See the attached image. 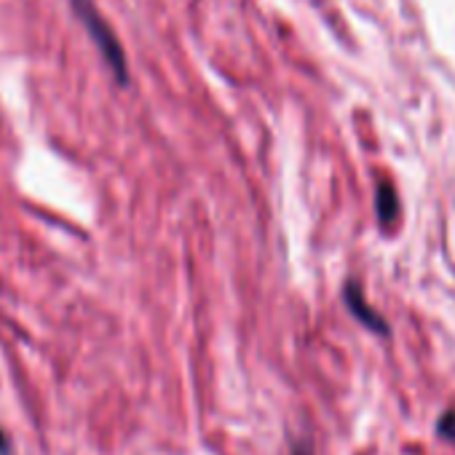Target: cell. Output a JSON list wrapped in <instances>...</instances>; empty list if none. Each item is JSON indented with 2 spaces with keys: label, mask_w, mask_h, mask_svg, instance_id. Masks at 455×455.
<instances>
[{
  "label": "cell",
  "mask_w": 455,
  "mask_h": 455,
  "mask_svg": "<svg viewBox=\"0 0 455 455\" xmlns=\"http://www.w3.org/2000/svg\"><path fill=\"white\" fill-rule=\"evenodd\" d=\"M73 9H76V17L86 25L92 41L100 46V54L105 57V62L113 68L118 84H126V60H124V52L118 46V41L113 38L110 28L105 25V20L100 17V12L94 9L92 0H73Z\"/></svg>",
  "instance_id": "1"
},
{
  "label": "cell",
  "mask_w": 455,
  "mask_h": 455,
  "mask_svg": "<svg viewBox=\"0 0 455 455\" xmlns=\"http://www.w3.org/2000/svg\"><path fill=\"white\" fill-rule=\"evenodd\" d=\"M343 300H346V308L351 311V316H354L362 327H367V330L375 332V335H388L386 319L367 303L364 290H362L354 279L346 282V287H343Z\"/></svg>",
  "instance_id": "2"
},
{
  "label": "cell",
  "mask_w": 455,
  "mask_h": 455,
  "mask_svg": "<svg viewBox=\"0 0 455 455\" xmlns=\"http://www.w3.org/2000/svg\"><path fill=\"white\" fill-rule=\"evenodd\" d=\"M375 209H378L380 225H391L399 217V198H396V190L388 180H380V185H378Z\"/></svg>",
  "instance_id": "3"
},
{
  "label": "cell",
  "mask_w": 455,
  "mask_h": 455,
  "mask_svg": "<svg viewBox=\"0 0 455 455\" xmlns=\"http://www.w3.org/2000/svg\"><path fill=\"white\" fill-rule=\"evenodd\" d=\"M436 434H439L442 439H447V442H452V444H455V410H447V412L439 418V423H436Z\"/></svg>",
  "instance_id": "4"
},
{
  "label": "cell",
  "mask_w": 455,
  "mask_h": 455,
  "mask_svg": "<svg viewBox=\"0 0 455 455\" xmlns=\"http://www.w3.org/2000/svg\"><path fill=\"white\" fill-rule=\"evenodd\" d=\"M9 450V439H6V434L4 431H0V455H4Z\"/></svg>",
  "instance_id": "5"
},
{
  "label": "cell",
  "mask_w": 455,
  "mask_h": 455,
  "mask_svg": "<svg viewBox=\"0 0 455 455\" xmlns=\"http://www.w3.org/2000/svg\"><path fill=\"white\" fill-rule=\"evenodd\" d=\"M292 455H308V450L306 447H300V444H295V452Z\"/></svg>",
  "instance_id": "6"
}]
</instances>
